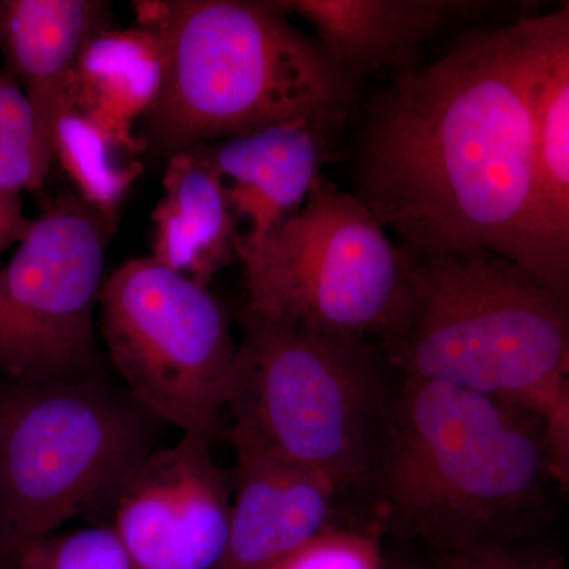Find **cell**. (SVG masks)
Wrapping results in <instances>:
<instances>
[{
  "instance_id": "cell-1",
  "label": "cell",
  "mask_w": 569,
  "mask_h": 569,
  "mask_svg": "<svg viewBox=\"0 0 569 569\" xmlns=\"http://www.w3.org/2000/svg\"><path fill=\"white\" fill-rule=\"evenodd\" d=\"M568 33L569 2L471 33L373 100L355 194L400 249L496 253L545 282L538 110Z\"/></svg>"
},
{
  "instance_id": "cell-2",
  "label": "cell",
  "mask_w": 569,
  "mask_h": 569,
  "mask_svg": "<svg viewBox=\"0 0 569 569\" xmlns=\"http://www.w3.org/2000/svg\"><path fill=\"white\" fill-rule=\"evenodd\" d=\"M167 77L144 118L168 157L288 122L339 130L355 86L277 0H170Z\"/></svg>"
},
{
  "instance_id": "cell-3",
  "label": "cell",
  "mask_w": 569,
  "mask_h": 569,
  "mask_svg": "<svg viewBox=\"0 0 569 569\" xmlns=\"http://www.w3.org/2000/svg\"><path fill=\"white\" fill-rule=\"evenodd\" d=\"M550 481L541 418L470 389L403 377L370 486L377 515L402 533L488 545Z\"/></svg>"
},
{
  "instance_id": "cell-4",
  "label": "cell",
  "mask_w": 569,
  "mask_h": 569,
  "mask_svg": "<svg viewBox=\"0 0 569 569\" xmlns=\"http://www.w3.org/2000/svg\"><path fill=\"white\" fill-rule=\"evenodd\" d=\"M402 252L408 299L381 343L389 365L538 415L569 380V298L496 253Z\"/></svg>"
},
{
  "instance_id": "cell-5",
  "label": "cell",
  "mask_w": 569,
  "mask_h": 569,
  "mask_svg": "<svg viewBox=\"0 0 569 569\" xmlns=\"http://www.w3.org/2000/svg\"><path fill=\"white\" fill-rule=\"evenodd\" d=\"M395 396L365 340L284 328L244 313L227 408L233 448L321 475L342 492L370 485Z\"/></svg>"
},
{
  "instance_id": "cell-6",
  "label": "cell",
  "mask_w": 569,
  "mask_h": 569,
  "mask_svg": "<svg viewBox=\"0 0 569 569\" xmlns=\"http://www.w3.org/2000/svg\"><path fill=\"white\" fill-rule=\"evenodd\" d=\"M157 426L102 373L26 383L0 378V556L112 507L156 449Z\"/></svg>"
},
{
  "instance_id": "cell-7",
  "label": "cell",
  "mask_w": 569,
  "mask_h": 569,
  "mask_svg": "<svg viewBox=\"0 0 569 569\" xmlns=\"http://www.w3.org/2000/svg\"><path fill=\"white\" fill-rule=\"evenodd\" d=\"M249 316L383 343L408 299L402 249L355 193L321 176L305 206L260 242L236 239Z\"/></svg>"
},
{
  "instance_id": "cell-8",
  "label": "cell",
  "mask_w": 569,
  "mask_h": 569,
  "mask_svg": "<svg viewBox=\"0 0 569 569\" xmlns=\"http://www.w3.org/2000/svg\"><path fill=\"white\" fill-rule=\"evenodd\" d=\"M99 331L127 395L164 426L217 437L241 343L219 299L152 257L104 279Z\"/></svg>"
},
{
  "instance_id": "cell-9",
  "label": "cell",
  "mask_w": 569,
  "mask_h": 569,
  "mask_svg": "<svg viewBox=\"0 0 569 569\" xmlns=\"http://www.w3.org/2000/svg\"><path fill=\"white\" fill-rule=\"evenodd\" d=\"M112 228L74 194L33 220L0 268V378L100 376V296Z\"/></svg>"
},
{
  "instance_id": "cell-10",
  "label": "cell",
  "mask_w": 569,
  "mask_h": 569,
  "mask_svg": "<svg viewBox=\"0 0 569 569\" xmlns=\"http://www.w3.org/2000/svg\"><path fill=\"white\" fill-rule=\"evenodd\" d=\"M216 437L181 433L141 460L111 507V530L140 569H217L227 549L233 470Z\"/></svg>"
},
{
  "instance_id": "cell-11",
  "label": "cell",
  "mask_w": 569,
  "mask_h": 569,
  "mask_svg": "<svg viewBox=\"0 0 569 569\" xmlns=\"http://www.w3.org/2000/svg\"><path fill=\"white\" fill-rule=\"evenodd\" d=\"M233 449L230 531L217 569H269L332 527L342 490L331 479L254 449Z\"/></svg>"
},
{
  "instance_id": "cell-12",
  "label": "cell",
  "mask_w": 569,
  "mask_h": 569,
  "mask_svg": "<svg viewBox=\"0 0 569 569\" xmlns=\"http://www.w3.org/2000/svg\"><path fill=\"white\" fill-rule=\"evenodd\" d=\"M305 20L331 61L355 86L369 74L415 69L427 41L473 17L475 0H277Z\"/></svg>"
},
{
  "instance_id": "cell-13",
  "label": "cell",
  "mask_w": 569,
  "mask_h": 569,
  "mask_svg": "<svg viewBox=\"0 0 569 569\" xmlns=\"http://www.w3.org/2000/svg\"><path fill=\"white\" fill-rule=\"evenodd\" d=\"M111 28L103 0H0V52L36 116L41 163L54 162L56 123L89 41Z\"/></svg>"
},
{
  "instance_id": "cell-14",
  "label": "cell",
  "mask_w": 569,
  "mask_h": 569,
  "mask_svg": "<svg viewBox=\"0 0 569 569\" xmlns=\"http://www.w3.org/2000/svg\"><path fill=\"white\" fill-rule=\"evenodd\" d=\"M337 132L321 123L288 122L204 144L236 219L247 222L244 241L260 242L305 206Z\"/></svg>"
},
{
  "instance_id": "cell-15",
  "label": "cell",
  "mask_w": 569,
  "mask_h": 569,
  "mask_svg": "<svg viewBox=\"0 0 569 569\" xmlns=\"http://www.w3.org/2000/svg\"><path fill=\"white\" fill-rule=\"evenodd\" d=\"M152 223L153 260L200 287L236 261L239 222L204 146L168 157Z\"/></svg>"
},
{
  "instance_id": "cell-16",
  "label": "cell",
  "mask_w": 569,
  "mask_h": 569,
  "mask_svg": "<svg viewBox=\"0 0 569 569\" xmlns=\"http://www.w3.org/2000/svg\"><path fill=\"white\" fill-rule=\"evenodd\" d=\"M167 41L148 29H107L93 37L74 67L63 107L88 116L123 140L134 132L162 93Z\"/></svg>"
},
{
  "instance_id": "cell-17",
  "label": "cell",
  "mask_w": 569,
  "mask_h": 569,
  "mask_svg": "<svg viewBox=\"0 0 569 569\" xmlns=\"http://www.w3.org/2000/svg\"><path fill=\"white\" fill-rule=\"evenodd\" d=\"M538 242L545 282L569 298V33L538 110Z\"/></svg>"
},
{
  "instance_id": "cell-18",
  "label": "cell",
  "mask_w": 569,
  "mask_h": 569,
  "mask_svg": "<svg viewBox=\"0 0 569 569\" xmlns=\"http://www.w3.org/2000/svg\"><path fill=\"white\" fill-rule=\"evenodd\" d=\"M52 149L77 197L114 227L123 201L144 173V140H123L74 108L63 107Z\"/></svg>"
},
{
  "instance_id": "cell-19",
  "label": "cell",
  "mask_w": 569,
  "mask_h": 569,
  "mask_svg": "<svg viewBox=\"0 0 569 569\" xmlns=\"http://www.w3.org/2000/svg\"><path fill=\"white\" fill-rule=\"evenodd\" d=\"M41 163L36 116L20 84L0 71V187L11 192L39 190L48 178Z\"/></svg>"
},
{
  "instance_id": "cell-20",
  "label": "cell",
  "mask_w": 569,
  "mask_h": 569,
  "mask_svg": "<svg viewBox=\"0 0 569 569\" xmlns=\"http://www.w3.org/2000/svg\"><path fill=\"white\" fill-rule=\"evenodd\" d=\"M14 569H140L111 527L58 531L22 546Z\"/></svg>"
},
{
  "instance_id": "cell-21",
  "label": "cell",
  "mask_w": 569,
  "mask_h": 569,
  "mask_svg": "<svg viewBox=\"0 0 569 569\" xmlns=\"http://www.w3.org/2000/svg\"><path fill=\"white\" fill-rule=\"evenodd\" d=\"M269 569H383L377 530L329 527Z\"/></svg>"
},
{
  "instance_id": "cell-22",
  "label": "cell",
  "mask_w": 569,
  "mask_h": 569,
  "mask_svg": "<svg viewBox=\"0 0 569 569\" xmlns=\"http://www.w3.org/2000/svg\"><path fill=\"white\" fill-rule=\"evenodd\" d=\"M545 427L550 481L569 500V380L538 411Z\"/></svg>"
},
{
  "instance_id": "cell-23",
  "label": "cell",
  "mask_w": 569,
  "mask_h": 569,
  "mask_svg": "<svg viewBox=\"0 0 569 569\" xmlns=\"http://www.w3.org/2000/svg\"><path fill=\"white\" fill-rule=\"evenodd\" d=\"M443 569H569L559 556L522 552L496 545L478 546L456 552Z\"/></svg>"
},
{
  "instance_id": "cell-24",
  "label": "cell",
  "mask_w": 569,
  "mask_h": 569,
  "mask_svg": "<svg viewBox=\"0 0 569 569\" xmlns=\"http://www.w3.org/2000/svg\"><path fill=\"white\" fill-rule=\"evenodd\" d=\"M32 223L22 208L21 193L0 187V254L20 244Z\"/></svg>"
},
{
  "instance_id": "cell-25",
  "label": "cell",
  "mask_w": 569,
  "mask_h": 569,
  "mask_svg": "<svg viewBox=\"0 0 569 569\" xmlns=\"http://www.w3.org/2000/svg\"><path fill=\"white\" fill-rule=\"evenodd\" d=\"M0 538H2V518H0Z\"/></svg>"
}]
</instances>
